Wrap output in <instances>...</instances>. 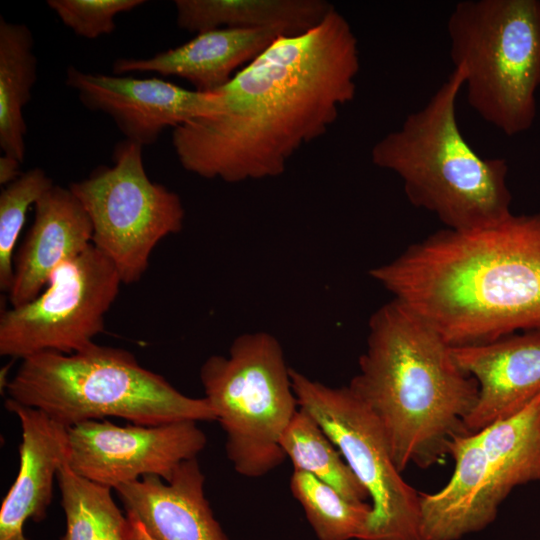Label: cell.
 <instances>
[{"label": "cell", "instance_id": "9", "mask_svg": "<svg viewBox=\"0 0 540 540\" xmlns=\"http://www.w3.org/2000/svg\"><path fill=\"white\" fill-rule=\"evenodd\" d=\"M142 152L141 145L121 140L112 166L100 165L69 186L90 218L92 245L113 263L124 284L142 278L153 249L179 233L185 218L179 195L147 176Z\"/></svg>", "mask_w": 540, "mask_h": 540}, {"label": "cell", "instance_id": "25", "mask_svg": "<svg viewBox=\"0 0 540 540\" xmlns=\"http://www.w3.org/2000/svg\"><path fill=\"white\" fill-rule=\"evenodd\" d=\"M146 3L143 0H48L47 5L74 34L95 39L115 30V17Z\"/></svg>", "mask_w": 540, "mask_h": 540}, {"label": "cell", "instance_id": "3", "mask_svg": "<svg viewBox=\"0 0 540 540\" xmlns=\"http://www.w3.org/2000/svg\"><path fill=\"white\" fill-rule=\"evenodd\" d=\"M348 386L378 421L401 473L448 455L451 441L469 433L466 421L478 397L452 346L393 298L370 317L359 371Z\"/></svg>", "mask_w": 540, "mask_h": 540}, {"label": "cell", "instance_id": "6", "mask_svg": "<svg viewBox=\"0 0 540 540\" xmlns=\"http://www.w3.org/2000/svg\"><path fill=\"white\" fill-rule=\"evenodd\" d=\"M447 32L469 105L507 136L527 131L540 86V1L463 0Z\"/></svg>", "mask_w": 540, "mask_h": 540}, {"label": "cell", "instance_id": "14", "mask_svg": "<svg viewBox=\"0 0 540 540\" xmlns=\"http://www.w3.org/2000/svg\"><path fill=\"white\" fill-rule=\"evenodd\" d=\"M452 353L478 385L477 401L466 421L469 433L517 414L540 394V331L452 347Z\"/></svg>", "mask_w": 540, "mask_h": 540}, {"label": "cell", "instance_id": "21", "mask_svg": "<svg viewBox=\"0 0 540 540\" xmlns=\"http://www.w3.org/2000/svg\"><path fill=\"white\" fill-rule=\"evenodd\" d=\"M281 448L294 471L309 473L353 502L369 494L318 422L300 408L285 429Z\"/></svg>", "mask_w": 540, "mask_h": 540}, {"label": "cell", "instance_id": "10", "mask_svg": "<svg viewBox=\"0 0 540 540\" xmlns=\"http://www.w3.org/2000/svg\"><path fill=\"white\" fill-rule=\"evenodd\" d=\"M300 408L322 427L369 494L372 514L363 540H421L420 493L394 463L386 437L349 386L331 387L291 369Z\"/></svg>", "mask_w": 540, "mask_h": 540}, {"label": "cell", "instance_id": "11", "mask_svg": "<svg viewBox=\"0 0 540 540\" xmlns=\"http://www.w3.org/2000/svg\"><path fill=\"white\" fill-rule=\"evenodd\" d=\"M121 278L113 263L89 246L58 267L32 301L0 315V354L25 359L37 353L78 352L104 331Z\"/></svg>", "mask_w": 540, "mask_h": 540}, {"label": "cell", "instance_id": "7", "mask_svg": "<svg viewBox=\"0 0 540 540\" xmlns=\"http://www.w3.org/2000/svg\"><path fill=\"white\" fill-rule=\"evenodd\" d=\"M200 380L234 470L259 478L279 467L286 459L280 440L299 405L278 339L264 331L241 334L227 355L205 360Z\"/></svg>", "mask_w": 540, "mask_h": 540}, {"label": "cell", "instance_id": "22", "mask_svg": "<svg viewBox=\"0 0 540 540\" xmlns=\"http://www.w3.org/2000/svg\"><path fill=\"white\" fill-rule=\"evenodd\" d=\"M66 528L60 540H124L123 515L108 487L77 475L65 463L57 475Z\"/></svg>", "mask_w": 540, "mask_h": 540}, {"label": "cell", "instance_id": "1", "mask_svg": "<svg viewBox=\"0 0 540 540\" xmlns=\"http://www.w3.org/2000/svg\"><path fill=\"white\" fill-rule=\"evenodd\" d=\"M359 70L357 38L334 7L312 29L278 37L238 70L216 91L217 113L173 129L181 166L227 183L280 176L354 99Z\"/></svg>", "mask_w": 540, "mask_h": 540}, {"label": "cell", "instance_id": "4", "mask_svg": "<svg viewBox=\"0 0 540 540\" xmlns=\"http://www.w3.org/2000/svg\"><path fill=\"white\" fill-rule=\"evenodd\" d=\"M464 70L454 67L426 105L375 143V166L395 173L408 200L445 228L469 231L510 214L512 194L503 158H484L463 136L456 117Z\"/></svg>", "mask_w": 540, "mask_h": 540}, {"label": "cell", "instance_id": "26", "mask_svg": "<svg viewBox=\"0 0 540 540\" xmlns=\"http://www.w3.org/2000/svg\"><path fill=\"white\" fill-rule=\"evenodd\" d=\"M21 162L6 154L0 157V184L7 186L21 176Z\"/></svg>", "mask_w": 540, "mask_h": 540}, {"label": "cell", "instance_id": "20", "mask_svg": "<svg viewBox=\"0 0 540 540\" xmlns=\"http://www.w3.org/2000/svg\"><path fill=\"white\" fill-rule=\"evenodd\" d=\"M34 39L25 24L0 18V147L23 163L26 123L23 109L37 80Z\"/></svg>", "mask_w": 540, "mask_h": 540}, {"label": "cell", "instance_id": "2", "mask_svg": "<svg viewBox=\"0 0 540 540\" xmlns=\"http://www.w3.org/2000/svg\"><path fill=\"white\" fill-rule=\"evenodd\" d=\"M369 275L452 347L540 331V212L441 229Z\"/></svg>", "mask_w": 540, "mask_h": 540}, {"label": "cell", "instance_id": "24", "mask_svg": "<svg viewBox=\"0 0 540 540\" xmlns=\"http://www.w3.org/2000/svg\"><path fill=\"white\" fill-rule=\"evenodd\" d=\"M54 186L41 168L23 172L0 194V289L9 292L13 282L15 246L31 205Z\"/></svg>", "mask_w": 540, "mask_h": 540}, {"label": "cell", "instance_id": "18", "mask_svg": "<svg viewBox=\"0 0 540 540\" xmlns=\"http://www.w3.org/2000/svg\"><path fill=\"white\" fill-rule=\"evenodd\" d=\"M274 29L220 28L201 32L177 47L149 58H118L114 75L153 72L190 82L200 92H216L268 48L278 37Z\"/></svg>", "mask_w": 540, "mask_h": 540}, {"label": "cell", "instance_id": "8", "mask_svg": "<svg viewBox=\"0 0 540 540\" xmlns=\"http://www.w3.org/2000/svg\"><path fill=\"white\" fill-rule=\"evenodd\" d=\"M454 470L434 493H420L421 540H458L491 524L518 486L540 481V394L517 414L455 437Z\"/></svg>", "mask_w": 540, "mask_h": 540}, {"label": "cell", "instance_id": "23", "mask_svg": "<svg viewBox=\"0 0 540 540\" xmlns=\"http://www.w3.org/2000/svg\"><path fill=\"white\" fill-rule=\"evenodd\" d=\"M290 489L318 540L364 539L372 514L370 503L350 501L302 471H293Z\"/></svg>", "mask_w": 540, "mask_h": 540}, {"label": "cell", "instance_id": "15", "mask_svg": "<svg viewBox=\"0 0 540 540\" xmlns=\"http://www.w3.org/2000/svg\"><path fill=\"white\" fill-rule=\"evenodd\" d=\"M34 209L33 223L13 258L11 307L36 298L58 267L92 245L90 218L70 188L52 186Z\"/></svg>", "mask_w": 540, "mask_h": 540}, {"label": "cell", "instance_id": "17", "mask_svg": "<svg viewBox=\"0 0 540 540\" xmlns=\"http://www.w3.org/2000/svg\"><path fill=\"white\" fill-rule=\"evenodd\" d=\"M197 458L182 462L165 481L158 476L118 487L126 512L156 540H228L205 496Z\"/></svg>", "mask_w": 540, "mask_h": 540}, {"label": "cell", "instance_id": "5", "mask_svg": "<svg viewBox=\"0 0 540 540\" xmlns=\"http://www.w3.org/2000/svg\"><path fill=\"white\" fill-rule=\"evenodd\" d=\"M8 398L69 428L106 417L132 424L216 421L205 397L181 393L122 348L96 343L71 354L37 353L6 383Z\"/></svg>", "mask_w": 540, "mask_h": 540}, {"label": "cell", "instance_id": "12", "mask_svg": "<svg viewBox=\"0 0 540 540\" xmlns=\"http://www.w3.org/2000/svg\"><path fill=\"white\" fill-rule=\"evenodd\" d=\"M197 423L82 422L68 428V466L77 475L115 490L145 476L167 481L182 462L197 458L206 447V434Z\"/></svg>", "mask_w": 540, "mask_h": 540}, {"label": "cell", "instance_id": "27", "mask_svg": "<svg viewBox=\"0 0 540 540\" xmlns=\"http://www.w3.org/2000/svg\"><path fill=\"white\" fill-rule=\"evenodd\" d=\"M125 515L124 540H156L135 515L128 512Z\"/></svg>", "mask_w": 540, "mask_h": 540}, {"label": "cell", "instance_id": "19", "mask_svg": "<svg viewBox=\"0 0 540 540\" xmlns=\"http://www.w3.org/2000/svg\"><path fill=\"white\" fill-rule=\"evenodd\" d=\"M174 5L178 27L191 33L243 28L285 36L312 29L334 8L324 0H176Z\"/></svg>", "mask_w": 540, "mask_h": 540}, {"label": "cell", "instance_id": "13", "mask_svg": "<svg viewBox=\"0 0 540 540\" xmlns=\"http://www.w3.org/2000/svg\"><path fill=\"white\" fill-rule=\"evenodd\" d=\"M66 85L89 110L107 114L126 140L142 147L154 144L167 128L215 114L218 92L188 90L161 78L89 73L74 66L66 70Z\"/></svg>", "mask_w": 540, "mask_h": 540}, {"label": "cell", "instance_id": "16", "mask_svg": "<svg viewBox=\"0 0 540 540\" xmlns=\"http://www.w3.org/2000/svg\"><path fill=\"white\" fill-rule=\"evenodd\" d=\"M5 407L19 419L21 443L18 474L0 509V540H28L23 531L25 523L46 518L54 481L68 463V428L41 410L10 398L5 400Z\"/></svg>", "mask_w": 540, "mask_h": 540}]
</instances>
